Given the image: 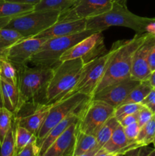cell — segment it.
Returning a JSON list of instances; mask_svg holds the SVG:
<instances>
[{
    "instance_id": "46",
    "label": "cell",
    "mask_w": 155,
    "mask_h": 156,
    "mask_svg": "<svg viewBox=\"0 0 155 156\" xmlns=\"http://www.w3.org/2000/svg\"><path fill=\"white\" fill-rule=\"evenodd\" d=\"M3 107L2 103V91H1V86H0V108Z\"/></svg>"
},
{
    "instance_id": "7",
    "label": "cell",
    "mask_w": 155,
    "mask_h": 156,
    "mask_svg": "<svg viewBox=\"0 0 155 156\" xmlns=\"http://www.w3.org/2000/svg\"><path fill=\"white\" fill-rule=\"evenodd\" d=\"M91 98L85 94L76 93L65 98L59 101L52 104L45 122L36 136L37 146H39L44 137L55 126L71 114H78L83 105H84Z\"/></svg>"
},
{
    "instance_id": "21",
    "label": "cell",
    "mask_w": 155,
    "mask_h": 156,
    "mask_svg": "<svg viewBox=\"0 0 155 156\" xmlns=\"http://www.w3.org/2000/svg\"><path fill=\"white\" fill-rule=\"evenodd\" d=\"M78 114H72L55 126L39 144V156H43L49 147L62 135L71 124L78 120Z\"/></svg>"
},
{
    "instance_id": "12",
    "label": "cell",
    "mask_w": 155,
    "mask_h": 156,
    "mask_svg": "<svg viewBox=\"0 0 155 156\" xmlns=\"http://www.w3.org/2000/svg\"><path fill=\"white\" fill-rule=\"evenodd\" d=\"M46 41L36 37L22 38L12 45L2 57L6 58L16 67L27 65Z\"/></svg>"
},
{
    "instance_id": "26",
    "label": "cell",
    "mask_w": 155,
    "mask_h": 156,
    "mask_svg": "<svg viewBox=\"0 0 155 156\" xmlns=\"http://www.w3.org/2000/svg\"><path fill=\"white\" fill-rule=\"evenodd\" d=\"M155 139V114L152 118L140 129L135 143L140 148L153 143Z\"/></svg>"
},
{
    "instance_id": "1",
    "label": "cell",
    "mask_w": 155,
    "mask_h": 156,
    "mask_svg": "<svg viewBox=\"0 0 155 156\" xmlns=\"http://www.w3.org/2000/svg\"><path fill=\"white\" fill-rule=\"evenodd\" d=\"M147 34H136L132 39L118 41L112 44V53L108 60L106 71L97 85L95 93L106 87L131 78L134 53L144 42Z\"/></svg>"
},
{
    "instance_id": "17",
    "label": "cell",
    "mask_w": 155,
    "mask_h": 156,
    "mask_svg": "<svg viewBox=\"0 0 155 156\" xmlns=\"http://www.w3.org/2000/svg\"><path fill=\"white\" fill-rule=\"evenodd\" d=\"M85 30H87L85 19L57 21L56 24L39 34L37 36H36V37L49 40L51 38L74 34Z\"/></svg>"
},
{
    "instance_id": "6",
    "label": "cell",
    "mask_w": 155,
    "mask_h": 156,
    "mask_svg": "<svg viewBox=\"0 0 155 156\" xmlns=\"http://www.w3.org/2000/svg\"><path fill=\"white\" fill-rule=\"evenodd\" d=\"M59 15L56 10H33L12 18L5 27L16 30L24 38L33 37L56 24Z\"/></svg>"
},
{
    "instance_id": "49",
    "label": "cell",
    "mask_w": 155,
    "mask_h": 156,
    "mask_svg": "<svg viewBox=\"0 0 155 156\" xmlns=\"http://www.w3.org/2000/svg\"><path fill=\"white\" fill-rule=\"evenodd\" d=\"M65 156H71V155H65Z\"/></svg>"
},
{
    "instance_id": "27",
    "label": "cell",
    "mask_w": 155,
    "mask_h": 156,
    "mask_svg": "<svg viewBox=\"0 0 155 156\" xmlns=\"http://www.w3.org/2000/svg\"><path fill=\"white\" fill-rule=\"evenodd\" d=\"M152 89L153 88L147 81L140 82V83L132 90L122 105L130 103L141 104L143 100L147 97Z\"/></svg>"
},
{
    "instance_id": "50",
    "label": "cell",
    "mask_w": 155,
    "mask_h": 156,
    "mask_svg": "<svg viewBox=\"0 0 155 156\" xmlns=\"http://www.w3.org/2000/svg\"><path fill=\"white\" fill-rule=\"evenodd\" d=\"M154 114H155V112H154Z\"/></svg>"
},
{
    "instance_id": "29",
    "label": "cell",
    "mask_w": 155,
    "mask_h": 156,
    "mask_svg": "<svg viewBox=\"0 0 155 156\" xmlns=\"http://www.w3.org/2000/svg\"><path fill=\"white\" fill-rule=\"evenodd\" d=\"M77 0H42L36 5L34 10H56L62 12L69 9Z\"/></svg>"
},
{
    "instance_id": "15",
    "label": "cell",
    "mask_w": 155,
    "mask_h": 156,
    "mask_svg": "<svg viewBox=\"0 0 155 156\" xmlns=\"http://www.w3.org/2000/svg\"><path fill=\"white\" fill-rule=\"evenodd\" d=\"M52 104L35 103L34 108L28 114H18L14 116V120L19 126L26 128L36 136L45 122Z\"/></svg>"
},
{
    "instance_id": "42",
    "label": "cell",
    "mask_w": 155,
    "mask_h": 156,
    "mask_svg": "<svg viewBox=\"0 0 155 156\" xmlns=\"http://www.w3.org/2000/svg\"><path fill=\"white\" fill-rule=\"evenodd\" d=\"M100 149H99L97 146H96L94 149H93L92 150L89 151V152H86V153L83 154V155H78V156H94V155H95L96 153H97V152H98L99 150H100Z\"/></svg>"
},
{
    "instance_id": "11",
    "label": "cell",
    "mask_w": 155,
    "mask_h": 156,
    "mask_svg": "<svg viewBox=\"0 0 155 156\" xmlns=\"http://www.w3.org/2000/svg\"><path fill=\"white\" fill-rule=\"evenodd\" d=\"M103 50H105V47L102 32H96L67 50L60 57L59 62L81 58L85 64L102 55Z\"/></svg>"
},
{
    "instance_id": "19",
    "label": "cell",
    "mask_w": 155,
    "mask_h": 156,
    "mask_svg": "<svg viewBox=\"0 0 155 156\" xmlns=\"http://www.w3.org/2000/svg\"><path fill=\"white\" fill-rule=\"evenodd\" d=\"M34 5L0 0V28H4L12 18L34 10Z\"/></svg>"
},
{
    "instance_id": "30",
    "label": "cell",
    "mask_w": 155,
    "mask_h": 156,
    "mask_svg": "<svg viewBox=\"0 0 155 156\" xmlns=\"http://www.w3.org/2000/svg\"><path fill=\"white\" fill-rule=\"evenodd\" d=\"M0 156H16L15 144V122L0 145Z\"/></svg>"
},
{
    "instance_id": "51",
    "label": "cell",
    "mask_w": 155,
    "mask_h": 156,
    "mask_svg": "<svg viewBox=\"0 0 155 156\" xmlns=\"http://www.w3.org/2000/svg\"><path fill=\"white\" fill-rule=\"evenodd\" d=\"M154 89H155V88H154Z\"/></svg>"
},
{
    "instance_id": "16",
    "label": "cell",
    "mask_w": 155,
    "mask_h": 156,
    "mask_svg": "<svg viewBox=\"0 0 155 156\" xmlns=\"http://www.w3.org/2000/svg\"><path fill=\"white\" fill-rule=\"evenodd\" d=\"M78 121L70 125L64 131L63 133L47 149L43 156H65L71 155L77 133Z\"/></svg>"
},
{
    "instance_id": "23",
    "label": "cell",
    "mask_w": 155,
    "mask_h": 156,
    "mask_svg": "<svg viewBox=\"0 0 155 156\" xmlns=\"http://www.w3.org/2000/svg\"><path fill=\"white\" fill-rule=\"evenodd\" d=\"M15 122V120H14ZM36 141V136L26 128L19 126L15 122V144L16 155L27 145Z\"/></svg>"
},
{
    "instance_id": "34",
    "label": "cell",
    "mask_w": 155,
    "mask_h": 156,
    "mask_svg": "<svg viewBox=\"0 0 155 156\" xmlns=\"http://www.w3.org/2000/svg\"><path fill=\"white\" fill-rule=\"evenodd\" d=\"M153 114H154L150 109H148L146 107L143 106L138 112V120H137V123H138L140 127L141 128L143 126H144L152 118Z\"/></svg>"
},
{
    "instance_id": "32",
    "label": "cell",
    "mask_w": 155,
    "mask_h": 156,
    "mask_svg": "<svg viewBox=\"0 0 155 156\" xmlns=\"http://www.w3.org/2000/svg\"><path fill=\"white\" fill-rule=\"evenodd\" d=\"M142 107L143 105L141 104H123V105H119L115 108L114 117L117 119V120L119 123V121L123 117L130 115V114H136Z\"/></svg>"
},
{
    "instance_id": "2",
    "label": "cell",
    "mask_w": 155,
    "mask_h": 156,
    "mask_svg": "<svg viewBox=\"0 0 155 156\" xmlns=\"http://www.w3.org/2000/svg\"><path fill=\"white\" fill-rule=\"evenodd\" d=\"M84 65L83 59L78 58L63 61L55 66L46 89L45 104H54L65 98L77 83Z\"/></svg>"
},
{
    "instance_id": "10",
    "label": "cell",
    "mask_w": 155,
    "mask_h": 156,
    "mask_svg": "<svg viewBox=\"0 0 155 156\" xmlns=\"http://www.w3.org/2000/svg\"><path fill=\"white\" fill-rule=\"evenodd\" d=\"M115 0H77L71 7L60 12L58 21L88 19L105 13L113 6Z\"/></svg>"
},
{
    "instance_id": "39",
    "label": "cell",
    "mask_w": 155,
    "mask_h": 156,
    "mask_svg": "<svg viewBox=\"0 0 155 156\" xmlns=\"http://www.w3.org/2000/svg\"><path fill=\"white\" fill-rule=\"evenodd\" d=\"M9 2H18L21 3V4H28V5H36L38 3L40 2L42 0H7Z\"/></svg>"
},
{
    "instance_id": "31",
    "label": "cell",
    "mask_w": 155,
    "mask_h": 156,
    "mask_svg": "<svg viewBox=\"0 0 155 156\" xmlns=\"http://www.w3.org/2000/svg\"><path fill=\"white\" fill-rule=\"evenodd\" d=\"M14 114L5 108H0V145L2 143L5 137L13 124Z\"/></svg>"
},
{
    "instance_id": "8",
    "label": "cell",
    "mask_w": 155,
    "mask_h": 156,
    "mask_svg": "<svg viewBox=\"0 0 155 156\" xmlns=\"http://www.w3.org/2000/svg\"><path fill=\"white\" fill-rule=\"evenodd\" d=\"M115 108L100 100L91 98L78 111V130L95 136L99 129L110 117Z\"/></svg>"
},
{
    "instance_id": "28",
    "label": "cell",
    "mask_w": 155,
    "mask_h": 156,
    "mask_svg": "<svg viewBox=\"0 0 155 156\" xmlns=\"http://www.w3.org/2000/svg\"><path fill=\"white\" fill-rule=\"evenodd\" d=\"M18 69L6 58L0 56V80L18 85Z\"/></svg>"
},
{
    "instance_id": "36",
    "label": "cell",
    "mask_w": 155,
    "mask_h": 156,
    "mask_svg": "<svg viewBox=\"0 0 155 156\" xmlns=\"http://www.w3.org/2000/svg\"><path fill=\"white\" fill-rule=\"evenodd\" d=\"M141 105L143 106L146 107L148 109H150L152 112L154 114L155 112V89H153L150 91V92L147 95V97L143 100V101L141 102Z\"/></svg>"
},
{
    "instance_id": "4",
    "label": "cell",
    "mask_w": 155,
    "mask_h": 156,
    "mask_svg": "<svg viewBox=\"0 0 155 156\" xmlns=\"http://www.w3.org/2000/svg\"><path fill=\"white\" fill-rule=\"evenodd\" d=\"M148 18L135 15L128 9L127 6L115 2L109 11L86 19V28L102 32L112 26H118L128 27L135 30L136 34H145L144 29Z\"/></svg>"
},
{
    "instance_id": "25",
    "label": "cell",
    "mask_w": 155,
    "mask_h": 156,
    "mask_svg": "<svg viewBox=\"0 0 155 156\" xmlns=\"http://www.w3.org/2000/svg\"><path fill=\"white\" fill-rule=\"evenodd\" d=\"M119 124V123L117 119L114 116H112L99 129L98 132L95 135L96 140H97V146L99 149L103 148V146L107 143Z\"/></svg>"
},
{
    "instance_id": "5",
    "label": "cell",
    "mask_w": 155,
    "mask_h": 156,
    "mask_svg": "<svg viewBox=\"0 0 155 156\" xmlns=\"http://www.w3.org/2000/svg\"><path fill=\"white\" fill-rule=\"evenodd\" d=\"M96 32L98 31L85 30L74 34L46 40L30 62L35 66L54 68L60 63L59 59L67 50Z\"/></svg>"
},
{
    "instance_id": "33",
    "label": "cell",
    "mask_w": 155,
    "mask_h": 156,
    "mask_svg": "<svg viewBox=\"0 0 155 156\" xmlns=\"http://www.w3.org/2000/svg\"><path fill=\"white\" fill-rule=\"evenodd\" d=\"M124 129V133L126 134V137L128 140H129L130 143H135L137 137H138V133L140 132L141 127L139 126L138 123L137 122L132 123V124L129 125V126L123 127Z\"/></svg>"
},
{
    "instance_id": "35",
    "label": "cell",
    "mask_w": 155,
    "mask_h": 156,
    "mask_svg": "<svg viewBox=\"0 0 155 156\" xmlns=\"http://www.w3.org/2000/svg\"><path fill=\"white\" fill-rule=\"evenodd\" d=\"M16 156H39V147L36 144V141L27 145Z\"/></svg>"
},
{
    "instance_id": "44",
    "label": "cell",
    "mask_w": 155,
    "mask_h": 156,
    "mask_svg": "<svg viewBox=\"0 0 155 156\" xmlns=\"http://www.w3.org/2000/svg\"><path fill=\"white\" fill-rule=\"evenodd\" d=\"M146 156H155V149H150Z\"/></svg>"
},
{
    "instance_id": "45",
    "label": "cell",
    "mask_w": 155,
    "mask_h": 156,
    "mask_svg": "<svg viewBox=\"0 0 155 156\" xmlns=\"http://www.w3.org/2000/svg\"><path fill=\"white\" fill-rule=\"evenodd\" d=\"M150 149H149V151H150ZM149 151H148V152H149ZM148 152H146L145 155H142V152H141V148H140L139 149H138V156H146V155H147V154L148 153Z\"/></svg>"
},
{
    "instance_id": "9",
    "label": "cell",
    "mask_w": 155,
    "mask_h": 156,
    "mask_svg": "<svg viewBox=\"0 0 155 156\" xmlns=\"http://www.w3.org/2000/svg\"><path fill=\"white\" fill-rule=\"evenodd\" d=\"M112 53V48L111 47L106 53L86 62L82 68L77 83L66 97L76 93H81L92 98L97 85L104 75L108 60Z\"/></svg>"
},
{
    "instance_id": "24",
    "label": "cell",
    "mask_w": 155,
    "mask_h": 156,
    "mask_svg": "<svg viewBox=\"0 0 155 156\" xmlns=\"http://www.w3.org/2000/svg\"><path fill=\"white\" fill-rule=\"evenodd\" d=\"M22 38L24 37L13 29L0 28V56H4L5 52Z\"/></svg>"
},
{
    "instance_id": "43",
    "label": "cell",
    "mask_w": 155,
    "mask_h": 156,
    "mask_svg": "<svg viewBox=\"0 0 155 156\" xmlns=\"http://www.w3.org/2000/svg\"><path fill=\"white\" fill-rule=\"evenodd\" d=\"M127 1L128 0H115V2L119 3V4L122 5L123 6H127L126 4H127Z\"/></svg>"
},
{
    "instance_id": "37",
    "label": "cell",
    "mask_w": 155,
    "mask_h": 156,
    "mask_svg": "<svg viewBox=\"0 0 155 156\" xmlns=\"http://www.w3.org/2000/svg\"><path fill=\"white\" fill-rule=\"evenodd\" d=\"M137 120H138V113L134 114H130V115L126 116L125 117H123L119 121V124L122 126L123 127H126V126H129V125L132 124V123L137 122Z\"/></svg>"
},
{
    "instance_id": "20",
    "label": "cell",
    "mask_w": 155,
    "mask_h": 156,
    "mask_svg": "<svg viewBox=\"0 0 155 156\" xmlns=\"http://www.w3.org/2000/svg\"><path fill=\"white\" fill-rule=\"evenodd\" d=\"M0 86L3 107L15 116L21 108V97L18 85L0 80Z\"/></svg>"
},
{
    "instance_id": "47",
    "label": "cell",
    "mask_w": 155,
    "mask_h": 156,
    "mask_svg": "<svg viewBox=\"0 0 155 156\" xmlns=\"http://www.w3.org/2000/svg\"><path fill=\"white\" fill-rule=\"evenodd\" d=\"M112 156H123V155H120V154H115V155H113Z\"/></svg>"
},
{
    "instance_id": "40",
    "label": "cell",
    "mask_w": 155,
    "mask_h": 156,
    "mask_svg": "<svg viewBox=\"0 0 155 156\" xmlns=\"http://www.w3.org/2000/svg\"><path fill=\"white\" fill-rule=\"evenodd\" d=\"M113 155H115V154L110 153V152H107L106 150H105L103 148H101L97 153L94 155V156H112Z\"/></svg>"
},
{
    "instance_id": "3",
    "label": "cell",
    "mask_w": 155,
    "mask_h": 156,
    "mask_svg": "<svg viewBox=\"0 0 155 156\" xmlns=\"http://www.w3.org/2000/svg\"><path fill=\"white\" fill-rule=\"evenodd\" d=\"M18 69V87L21 97V108L27 104L39 103L42 95L44 99L47 85L53 73V67L27 65L16 67Z\"/></svg>"
},
{
    "instance_id": "41",
    "label": "cell",
    "mask_w": 155,
    "mask_h": 156,
    "mask_svg": "<svg viewBox=\"0 0 155 156\" xmlns=\"http://www.w3.org/2000/svg\"><path fill=\"white\" fill-rule=\"evenodd\" d=\"M147 82H149L151 87L153 88H155V70H153V72H151L150 76H149L148 79H147Z\"/></svg>"
},
{
    "instance_id": "14",
    "label": "cell",
    "mask_w": 155,
    "mask_h": 156,
    "mask_svg": "<svg viewBox=\"0 0 155 156\" xmlns=\"http://www.w3.org/2000/svg\"><path fill=\"white\" fill-rule=\"evenodd\" d=\"M139 83V81L129 78L106 87L95 93L92 98L102 101L115 108L122 104L132 90Z\"/></svg>"
},
{
    "instance_id": "13",
    "label": "cell",
    "mask_w": 155,
    "mask_h": 156,
    "mask_svg": "<svg viewBox=\"0 0 155 156\" xmlns=\"http://www.w3.org/2000/svg\"><path fill=\"white\" fill-rule=\"evenodd\" d=\"M155 43V37L147 34L144 42L137 48L132 57L131 78L135 80L147 81L151 71L148 63V56Z\"/></svg>"
},
{
    "instance_id": "38",
    "label": "cell",
    "mask_w": 155,
    "mask_h": 156,
    "mask_svg": "<svg viewBox=\"0 0 155 156\" xmlns=\"http://www.w3.org/2000/svg\"><path fill=\"white\" fill-rule=\"evenodd\" d=\"M148 63L150 71L153 72V70H155V43L149 54Z\"/></svg>"
},
{
    "instance_id": "22",
    "label": "cell",
    "mask_w": 155,
    "mask_h": 156,
    "mask_svg": "<svg viewBox=\"0 0 155 156\" xmlns=\"http://www.w3.org/2000/svg\"><path fill=\"white\" fill-rule=\"evenodd\" d=\"M96 146H97V140L94 136L80 132L77 129L71 156L83 155L92 150Z\"/></svg>"
},
{
    "instance_id": "18",
    "label": "cell",
    "mask_w": 155,
    "mask_h": 156,
    "mask_svg": "<svg viewBox=\"0 0 155 156\" xmlns=\"http://www.w3.org/2000/svg\"><path fill=\"white\" fill-rule=\"evenodd\" d=\"M103 149L112 154L126 155L133 150L139 149L136 143H130L124 133L123 126L119 124L107 143L103 146Z\"/></svg>"
},
{
    "instance_id": "48",
    "label": "cell",
    "mask_w": 155,
    "mask_h": 156,
    "mask_svg": "<svg viewBox=\"0 0 155 156\" xmlns=\"http://www.w3.org/2000/svg\"><path fill=\"white\" fill-rule=\"evenodd\" d=\"M153 145H154V149H155V139H154V140H153Z\"/></svg>"
}]
</instances>
